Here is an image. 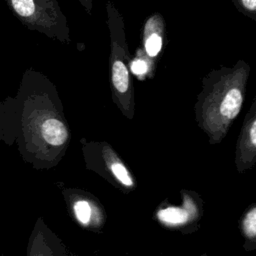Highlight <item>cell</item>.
Returning <instances> with one entry per match:
<instances>
[{"label": "cell", "instance_id": "1", "mask_svg": "<svg viewBox=\"0 0 256 256\" xmlns=\"http://www.w3.org/2000/svg\"><path fill=\"white\" fill-rule=\"evenodd\" d=\"M14 103V142L23 160L38 170L56 166L71 133L55 85L41 72L27 69Z\"/></svg>", "mask_w": 256, "mask_h": 256}, {"label": "cell", "instance_id": "2", "mask_svg": "<svg viewBox=\"0 0 256 256\" xmlns=\"http://www.w3.org/2000/svg\"><path fill=\"white\" fill-rule=\"evenodd\" d=\"M250 65L240 59L233 66L212 69L202 79L195 104L197 120L203 128L220 136L238 116L245 98Z\"/></svg>", "mask_w": 256, "mask_h": 256}, {"label": "cell", "instance_id": "3", "mask_svg": "<svg viewBox=\"0 0 256 256\" xmlns=\"http://www.w3.org/2000/svg\"><path fill=\"white\" fill-rule=\"evenodd\" d=\"M110 36L109 80L114 103L128 118L134 114V86L130 71L131 55L125 35L123 16L111 0L106 2Z\"/></svg>", "mask_w": 256, "mask_h": 256}, {"label": "cell", "instance_id": "4", "mask_svg": "<svg viewBox=\"0 0 256 256\" xmlns=\"http://www.w3.org/2000/svg\"><path fill=\"white\" fill-rule=\"evenodd\" d=\"M9 10L31 31L64 44L71 43L66 16L57 0H5Z\"/></svg>", "mask_w": 256, "mask_h": 256}, {"label": "cell", "instance_id": "5", "mask_svg": "<svg viewBox=\"0 0 256 256\" xmlns=\"http://www.w3.org/2000/svg\"><path fill=\"white\" fill-rule=\"evenodd\" d=\"M82 153L86 167L101 174L119 186L133 188L134 180L127 167L122 163L112 148L103 142L81 140Z\"/></svg>", "mask_w": 256, "mask_h": 256}, {"label": "cell", "instance_id": "6", "mask_svg": "<svg viewBox=\"0 0 256 256\" xmlns=\"http://www.w3.org/2000/svg\"><path fill=\"white\" fill-rule=\"evenodd\" d=\"M62 195L70 216L79 226L93 231L102 227L103 210L92 195L77 188H64Z\"/></svg>", "mask_w": 256, "mask_h": 256}, {"label": "cell", "instance_id": "7", "mask_svg": "<svg viewBox=\"0 0 256 256\" xmlns=\"http://www.w3.org/2000/svg\"><path fill=\"white\" fill-rule=\"evenodd\" d=\"M26 256H70L65 244L46 224L42 217H38L30 233Z\"/></svg>", "mask_w": 256, "mask_h": 256}, {"label": "cell", "instance_id": "8", "mask_svg": "<svg viewBox=\"0 0 256 256\" xmlns=\"http://www.w3.org/2000/svg\"><path fill=\"white\" fill-rule=\"evenodd\" d=\"M167 43L166 22L163 15L154 12L146 18L142 28V41L140 46L146 55L154 62L158 63L165 45Z\"/></svg>", "mask_w": 256, "mask_h": 256}, {"label": "cell", "instance_id": "9", "mask_svg": "<svg viewBox=\"0 0 256 256\" xmlns=\"http://www.w3.org/2000/svg\"><path fill=\"white\" fill-rule=\"evenodd\" d=\"M239 140V162L243 165L253 163V159L256 158V97L246 115Z\"/></svg>", "mask_w": 256, "mask_h": 256}, {"label": "cell", "instance_id": "10", "mask_svg": "<svg viewBox=\"0 0 256 256\" xmlns=\"http://www.w3.org/2000/svg\"><path fill=\"white\" fill-rule=\"evenodd\" d=\"M12 145L15 141V103L14 97L0 101V142Z\"/></svg>", "mask_w": 256, "mask_h": 256}, {"label": "cell", "instance_id": "11", "mask_svg": "<svg viewBox=\"0 0 256 256\" xmlns=\"http://www.w3.org/2000/svg\"><path fill=\"white\" fill-rule=\"evenodd\" d=\"M195 208L192 202L184 204L183 207L169 206L158 211L157 218L160 222L168 226H179L188 222L194 215Z\"/></svg>", "mask_w": 256, "mask_h": 256}, {"label": "cell", "instance_id": "12", "mask_svg": "<svg viewBox=\"0 0 256 256\" xmlns=\"http://www.w3.org/2000/svg\"><path fill=\"white\" fill-rule=\"evenodd\" d=\"M157 64L154 63L144 52L141 46H138L135 50L134 56L131 58L130 71L135 74L139 79L149 78L152 79L155 75Z\"/></svg>", "mask_w": 256, "mask_h": 256}, {"label": "cell", "instance_id": "13", "mask_svg": "<svg viewBox=\"0 0 256 256\" xmlns=\"http://www.w3.org/2000/svg\"><path fill=\"white\" fill-rule=\"evenodd\" d=\"M242 231L246 238L256 239V206L249 209L242 219Z\"/></svg>", "mask_w": 256, "mask_h": 256}, {"label": "cell", "instance_id": "14", "mask_svg": "<svg viewBox=\"0 0 256 256\" xmlns=\"http://www.w3.org/2000/svg\"><path fill=\"white\" fill-rule=\"evenodd\" d=\"M236 10L256 21V0H232Z\"/></svg>", "mask_w": 256, "mask_h": 256}, {"label": "cell", "instance_id": "15", "mask_svg": "<svg viewBox=\"0 0 256 256\" xmlns=\"http://www.w3.org/2000/svg\"><path fill=\"white\" fill-rule=\"evenodd\" d=\"M80 4L83 6L85 11L88 15L92 14V7H93V0H79Z\"/></svg>", "mask_w": 256, "mask_h": 256}]
</instances>
